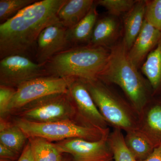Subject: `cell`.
Masks as SVG:
<instances>
[{
    "label": "cell",
    "instance_id": "6da1fadb",
    "mask_svg": "<svg viewBox=\"0 0 161 161\" xmlns=\"http://www.w3.org/2000/svg\"><path fill=\"white\" fill-rule=\"evenodd\" d=\"M65 0H42L27 6L0 24V59L11 55L29 57L36 48L39 35L59 21L58 13Z\"/></svg>",
    "mask_w": 161,
    "mask_h": 161
},
{
    "label": "cell",
    "instance_id": "7a4b0ae2",
    "mask_svg": "<svg viewBox=\"0 0 161 161\" xmlns=\"http://www.w3.org/2000/svg\"><path fill=\"white\" fill-rule=\"evenodd\" d=\"M122 40L110 48L106 65L98 79L117 86L138 115L153 96L150 82L130 61Z\"/></svg>",
    "mask_w": 161,
    "mask_h": 161
},
{
    "label": "cell",
    "instance_id": "3957f363",
    "mask_svg": "<svg viewBox=\"0 0 161 161\" xmlns=\"http://www.w3.org/2000/svg\"><path fill=\"white\" fill-rule=\"evenodd\" d=\"M110 48L85 45L55 55L44 65L47 75L85 81L98 79L106 65Z\"/></svg>",
    "mask_w": 161,
    "mask_h": 161
},
{
    "label": "cell",
    "instance_id": "277c9868",
    "mask_svg": "<svg viewBox=\"0 0 161 161\" xmlns=\"http://www.w3.org/2000/svg\"><path fill=\"white\" fill-rule=\"evenodd\" d=\"M84 81L95 105L109 125L126 132L138 129V114L128 100L99 79Z\"/></svg>",
    "mask_w": 161,
    "mask_h": 161
},
{
    "label": "cell",
    "instance_id": "5b68a950",
    "mask_svg": "<svg viewBox=\"0 0 161 161\" xmlns=\"http://www.w3.org/2000/svg\"><path fill=\"white\" fill-rule=\"evenodd\" d=\"M27 137H38L52 142L71 138H81L89 141L99 140L107 132L96 128L85 126L74 120L59 121L49 123H36L16 117L13 121Z\"/></svg>",
    "mask_w": 161,
    "mask_h": 161
},
{
    "label": "cell",
    "instance_id": "8992f818",
    "mask_svg": "<svg viewBox=\"0 0 161 161\" xmlns=\"http://www.w3.org/2000/svg\"><path fill=\"white\" fill-rule=\"evenodd\" d=\"M15 113L18 118L33 122H77L76 110L69 92L45 96L26 105Z\"/></svg>",
    "mask_w": 161,
    "mask_h": 161
},
{
    "label": "cell",
    "instance_id": "52a82bcc",
    "mask_svg": "<svg viewBox=\"0 0 161 161\" xmlns=\"http://www.w3.org/2000/svg\"><path fill=\"white\" fill-rule=\"evenodd\" d=\"M8 108V114L16 113L31 103L53 94L68 92V79L55 76H41L17 88Z\"/></svg>",
    "mask_w": 161,
    "mask_h": 161
},
{
    "label": "cell",
    "instance_id": "ba28073f",
    "mask_svg": "<svg viewBox=\"0 0 161 161\" xmlns=\"http://www.w3.org/2000/svg\"><path fill=\"white\" fill-rule=\"evenodd\" d=\"M68 79V92L74 103L77 122L90 128L106 131L109 125L101 114L84 80Z\"/></svg>",
    "mask_w": 161,
    "mask_h": 161
},
{
    "label": "cell",
    "instance_id": "9c48e42d",
    "mask_svg": "<svg viewBox=\"0 0 161 161\" xmlns=\"http://www.w3.org/2000/svg\"><path fill=\"white\" fill-rule=\"evenodd\" d=\"M46 75L44 65L26 56L11 55L0 61L1 85L17 88L28 80Z\"/></svg>",
    "mask_w": 161,
    "mask_h": 161
},
{
    "label": "cell",
    "instance_id": "30bf717a",
    "mask_svg": "<svg viewBox=\"0 0 161 161\" xmlns=\"http://www.w3.org/2000/svg\"><path fill=\"white\" fill-rule=\"evenodd\" d=\"M110 132L98 141L71 138L55 144L62 153L70 154L71 161H114L108 142Z\"/></svg>",
    "mask_w": 161,
    "mask_h": 161
},
{
    "label": "cell",
    "instance_id": "8fae6325",
    "mask_svg": "<svg viewBox=\"0 0 161 161\" xmlns=\"http://www.w3.org/2000/svg\"><path fill=\"white\" fill-rule=\"evenodd\" d=\"M70 47L67 28L57 21L46 27L39 35L35 53L36 62L44 65L55 55Z\"/></svg>",
    "mask_w": 161,
    "mask_h": 161
},
{
    "label": "cell",
    "instance_id": "7c38bea8",
    "mask_svg": "<svg viewBox=\"0 0 161 161\" xmlns=\"http://www.w3.org/2000/svg\"><path fill=\"white\" fill-rule=\"evenodd\" d=\"M138 130L154 147L161 144V98L153 96L139 115Z\"/></svg>",
    "mask_w": 161,
    "mask_h": 161
},
{
    "label": "cell",
    "instance_id": "4fadbf2b",
    "mask_svg": "<svg viewBox=\"0 0 161 161\" xmlns=\"http://www.w3.org/2000/svg\"><path fill=\"white\" fill-rule=\"evenodd\" d=\"M161 40V31L149 24L145 19L139 34L128 52L129 59L136 68L140 69L147 56Z\"/></svg>",
    "mask_w": 161,
    "mask_h": 161
},
{
    "label": "cell",
    "instance_id": "5bb4252c",
    "mask_svg": "<svg viewBox=\"0 0 161 161\" xmlns=\"http://www.w3.org/2000/svg\"><path fill=\"white\" fill-rule=\"evenodd\" d=\"M122 32L119 17L108 14L97 20L89 45L110 48L119 41Z\"/></svg>",
    "mask_w": 161,
    "mask_h": 161
},
{
    "label": "cell",
    "instance_id": "9a60e30c",
    "mask_svg": "<svg viewBox=\"0 0 161 161\" xmlns=\"http://www.w3.org/2000/svg\"><path fill=\"white\" fill-rule=\"evenodd\" d=\"M146 0H137L123 20V38L122 39L128 51L132 47L142 29L145 19Z\"/></svg>",
    "mask_w": 161,
    "mask_h": 161
},
{
    "label": "cell",
    "instance_id": "2e32d148",
    "mask_svg": "<svg viewBox=\"0 0 161 161\" xmlns=\"http://www.w3.org/2000/svg\"><path fill=\"white\" fill-rule=\"evenodd\" d=\"M95 3L93 0H65L58 13L64 27L71 29L86 16Z\"/></svg>",
    "mask_w": 161,
    "mask_h": 161
},
{
    "label": "cell",
    "instance_id": "e0dca14e",
    "mask_svg": "<svg viewBox=\"0 0 161 161\" xmlns=\"http://www.w3.org/2000/svg\"><path fill=\"white\" fill-rule=\"evenodd\" d=\"M97 4L94 3L86 16L71 29H68V36L72 47L89 44L98 19Z\"/></svg>",
    "mask_w": 161,
    "mask_h": 161
},
{
    "label": "cell",
    "instance_id": "ac0fdd59",
    "mask_svg": "<svg viewBox=\"0 0 161 161\" xmlns=\"http://www.w3.org/2000/svg\"><path fill=\"white\" fill-rule=\"evenodd\" d=\"M142 75L150 82L153 96L161 94V40L147 56L140 68Z\"/></svg>",
    "mask_w": 161,
    "mask_h": 161
},
{
    "label": "cell",
    "instance_id": "d6986e66",
    "mask_svg": "<svg viewBox=\"0 0 161 161\" xmlns=\"http://www.w3.org/2000/svg\"><path fill=\"white\" fill-rule=\"evenodd\" d=\"M27 139L25 133L14 123L0 119V144L19 154L24 149Z\"/></svg>",
    "mask_w": 161,
    "mask_h": 161
},
{
    "label": "cell",
    "instance_id": "ffe728a7",
    "mask_svg": "<svg viewBox=\"0 0 161 161\" xmlns=\"http://www.w3.org/2000/svg\"><path fill=\"white\" fill-rule=\"evenodd\" d=\"M125 141L128 149L138 161L146 159L155 148L150 139L138 129L126 132Z\"/></svg>",
    "mask_w": 161,
    "mask_h": 161
},
{
    "label": "cell",
    "instance_id": "44dd1931",
    "mask_svg": "<svg viewBox=\"0 0 161 161\" xmlns=\"http://www.w3.org/2000/svg\"><path fill=\"white\" fill-rule=\"evenodd\" d=\"M28 139L35 161H62V153L55 143L40 137Z\"/></svg>",
    "mask_w": 161,
    "mask_h": 161
},
{
    "label": "cell",
    "instance_id": "7402d4cb",
    "mask_svg": "<svg viewBox=\"0 0 161 161\" xmlns=\"http://www.w3.org/2000/svg\"><path fill=\"white\" fill-rule=\"evenodd\" d=\"M108 142L114 161H138L126 145L125 136L122 130L114 129L110 132Z\"/></svg>",
    "mask_w": 161,
    "mask_h": 161
},
{
    "label": "cell",
    "instance_id": "603a6c76",
    "mask_svg": "<svg viewBox=\"0 0 161 161\" xmlns=\"http://www.w3.org/2000/svg\"><path fill=\"white\" fill-rule=\"evenodd\" d=\"M37 1L36 0H1V24L14 17L21 10Z\"/></svg>",
    "mask_w": 161,
    "mask_h": 161
},
{
    "label": "cell",
    "instance_id": "cb8c5ba5",
    "mask_svg": "<svg viewBox=\"0 0 161 161\" xmlns=\"http://www.w3.org/2000/svg\"><path fill=\"white\" fill-rule=\"evenodd\" d=\"M137 0H98L95 1L97 6L105 8L108 14L119 17L130 11Z\"/></svg>",
    "mask_w": 161,
    "mask_h": 161
},
{
    "label": "cell",
    "instance_id": "d4e9b609",
    "mask_svg": "<svg viewBox=\"0 0 161 161\" xmlns=\"http://www.w3.org/2000/svg\"><path fill=\"white\" fill-rule=\"evenodd\" d=\"M145 20L161 31V0H146Z\"/></svg>",
    "mask_w": 161,
    "mask_h": 161
},
{
    "label": "cell",
    "instance_id": "484cf974",
    "mask_svg": "<svg viewBox=\"0 0 161 161\" xmlns=\"http://www.w3.org/2000/svg\"><path fill=\"white\" fill-rule=\"evenodd\" d=\"M16 89L4 85H0V116L6 118L8 115V108L13 98Z\"/></svg>",
    "mask_w": 161,
    "mask_h": 161
},
{
    "label": "cell",
    "instance_id": "4316f807",
    "mask_svg": "<svg viewBox=\"0 0 161 161\" xmlns=\"http://www.w3.org/2000/svg\"><path fill=\"white\" fill-rule=\"evenodd\" d=\"M17 153L14 152L8 147L0 144V157L1 159L7 160H14L16 158Z\"/></svg>",
    "mask_w": 161,
    "mask_h": 161
},
{
    "label": "cell",
    "instance_id": "83f0119b",
    "mask_svg": "<svg viewBox=\"0 0 161 161\" xmlns=\"http://www.w3.org/2000/svg\"><path fill=\"white\" fill-rule=\"evenodd\" d=\"M17 161H35L29 141L27 145L24 147Z\"/></svg>",
    "mask_w": 161,
    "mask_h": 161
},
{
    "label": "cell",
    "instance_id": "f1b7e54d",
    "mask_svg": "<svg viewBox=\"0 0 161 161\" xmlns=\"http://www.w3.org/2000/svg\"><path fill=\"white\" fill-rule=\"evenodd\" d=\"M142 161H161V144L154 148L153 152L146 159Z\"/></svg>",
    "mask_w": 161,
    "mask_h": 161
},
{
    "label": "cell",
    "instance_id": "f546056e",
    "mask_svg": "<svg viewBox=\"0 0 161 161\" xmlns=\"http://www.w3.org/2000/svg\"><path fill=\"white\" fill-rule=\"evenodd\" d=\"M0 161H9L8 160L4 159H1Z\"/></svg>",
    "mask_w": 161,
    "mask_h": 161
},
{
    "label": "cell",
    "instance_id": "4dcf8cb0",
    "mask_svg": "<svg viewBox=\"0 0 161 161\" xmlns=\"http://www.w3.org/2000/svg\"><path fill=\"white\" fill-rule=\"evenodd\" d=\"M62 161H69L66 158H63Z\"/></svg>",
    "mask_w": 161,
    "mask_h": 161
}]
</instances>
